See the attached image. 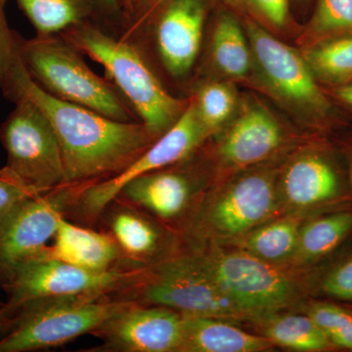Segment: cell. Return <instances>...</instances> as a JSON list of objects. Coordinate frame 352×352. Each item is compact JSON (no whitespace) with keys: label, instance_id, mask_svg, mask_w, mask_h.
I'll return each mask as SVG.
<instances>
[{"label":"cell","instance_id":"cell-31","mask_svg":"<svg viewBox=\"0 0 352 352\" xmlns=\"http://www.w3.org/2000/svg\"><path fill=\"white\" fill-rule=\"evenodd\" d=\"M7 0H0V87L6 91L13 69L19 60V34L11 31L7 23Z\"/></svg>","mask_w":352,"mask_h":352},{"label":"cell","instance_id":"cell-38","mask_svg":"<svg viewBox=\"0 0 352 352\" xmlns=\"http://www.w3.org/2000/svg\"><path fill=\"white\" fill-rule=\"evenodd\" d=\"M4 305V303L0 302V307H2V305Z\"/></svg>","mask_w":352,"mask_h":352},{"label":"cell","instance_id":"cell-19","mask_svg":"<svg viewBox=\"0 0 352 352\" xmlns=\"http://www.w3.org/2000/svg\"><path fill=\"white\" fill-rule=\"evenodd\" d=\"M51 256L94 271L112 270L122 256L112 236L75 226L62 219L54 243L46 248Z\"/></svg>","mask_w":352,"mask_h":352},{"label":"cell","instance_id":"cell-12","mask_svg":"<svg viewBox=\"0 0 352 352\" xmlns=\"http://www.w3.org/2000/svg\"><path fill=\"white\" fill-rule=\"evenodd\" d=\"M278 177L276 171L261 168L234 178L208 204L201 224L215 237L239 239L276 214Z\"/></svg>","mask_w":352,"mask_h":352},{"label":"cell","instance_id":"cell-33","mask_svg":"<svg viewBox=\"0 0 352 352\" xmlns=\"http://www.w3.org/2000/svg\"><path fill=\"white\" fill-rule=\"evenodd\" d=\"M322 289L333 298L352 302V258L339 264L325 277Z\"/></svg>","mask_w":352,"mask_h":352},{"label":"cell","instance_id":"cell-18","mask_svg":"<svg viewBox=\"0 0 352 352\" xmlns=\"http://www.w3.org/2000/svg\"><path fill=\"white\" fill-rule=\"evenodd\" d=\"M273 346L263 336L245 332L226 319L183 315L180 352H258Z\"/></svg>","mask_w":352,"mask_h":352},{"label":"cell","instance_id":"cell-32","mask_svg":"<svg viewBox=\"0 0 352 352\" xmlns=\"http://www.w3.org/2000/svg\"><path fill=\"white\" fill-rule=\"evenodd\" d=\"M266 30L284 29L289 20V0H237Z\"/></svg>","mask_w":352,"mask_h":352},{"label":"cell","instance_id":"cell-13","mask_svg":"<svg viewBox=\"0 0 352 352\" xmlns=\"http://www.w3.org/2000/svg\"><path fill=\"white\" fill-rule=\"evenodd\" d=\"M182 332L179 312L131 300L92 333L103 340L99 351L175 352L182 349Z\"/></svg>","mask_w":352,"mask_h":352},{"label":"cell","instance_id":"cell-25","mask_svg":"<svg viewBox=\"0 0 352 352\" xmlns=\"http://www.w3.org/2000/svg\"><path fill=\"white\" fill-rule=\"evenodd\" d=\"M111 232L120 252L132 259H144L157 252L161 233L144 215L120 208L111 217Z\"/></svg>","mask_w":352,"mask_h":352},{"label":"cell","instance_id":"cell-37","mask_svg":"<svg viewBox=\"0 0 352 352\" xmlns=\"http://www.w3.org/2000/svg\"><path fill=\"white\" fill-rule=\"evenodd\" d=\"M351 187H352V162L351 164Z\"/></svg>","mask_w":352,"mask_h":352},{"label":"cell","instance_id":"cell-2","mask_svg":"<svg viewBox=\"0 0 352 352\" xmlns=\"http://www.w3.org/2000/svg\"><path fill=\"white\" fill-rule=\"evenodd\" d=\"M61 34L105 69L106 78L126 99L139 122L157 136L170 129L188 106L189 100L176 98L164 87L129 38H117L88 21Z\"/></svg>","mask_w":352,"mask_h":352},{"label":"cell","instance_id":"cell-36","mask_svg":"<svg viewBox=\"0 0 352 352\" xmlns=\"http://www.w3.org/2000/svg\"><path fill=\"white\" fill-rule=\"evenodd\" d=\"M96 2L110 13L116 12L119 9V0H96Z\"/></svg>","mask_w":352,"mask_h":352},{"label":"cell","instance_id":"cell-35","mask_svg":"<svg viewBox=\"0 0 352 352\" xmlns=\"http://www.w3.org/2000/svg\"><path fill=\"white\" fill-rule=\"evenodd\" d=\"M336 96L344 102V103L347 104V105L351 106L352 108V83H349V85H340L337 90H336Z\"/></svg>","mask_w":352,"mask_h":352},{"label":"cell","instance_id":"cell-10","mask_svg":"<svg viewBox=\"0 0 352 352\" xmlns=\"http://www.w3.org/2000/svg\"><path fill=\"white\" fill-rule=\"evenodd\" d=\"M208 136L189 99L188 106L170 129L124 170L106 179L88 184L76 205L83 217L96 219L132 180L187 159Z\"/></svg>","mask_w":352,"mask_h":352},{"label":"cell","instance_id":"cell-26","mask_svg":"<svg viewBox=\"0 0 352 352\" xmlns=\"http://www.w3.org/2000/svg\"><path fill=\"white\" fill-rule=\"evenodd\" d=\"M302 55L317 80L340 87L352 83V36L314 44Z\"/></svg>","mask_w":352,"mask_h":352},{"label":"cell","instance_id":"cell-5","mask_svg":"<svg viewBox=\"0 0 352 352\" xmlns=\"http://www.w3.org/2000/svg\"><path fill=\"white\" fill-rule=\"evenodd\" d=\"M192 256L249 318L274 314L296 302L300 296L296 280L278 264L243 250L214 251Z\"/></svg>","mask_w":352,"mask_h":352},{"label":"cell","instance_id":"cell-4","mask_svg":"<svg viewBox=\"0 0 352 352\" xmlns=\"http://www.w3.org/2000/svg\"><path fill=\"white\" fill-rule=\"evenodd\" d=\"M129 302L108 300L103 296H82L25 303L20 307L12 330L0 339V352L62 346L85 333H94Z\"/></svg>","mask_w":352,"mask_h":352},{"label":"cell","instance_id":"cell-7","mask_svg":"<svg viewBox=\"0 0 352 352\" xmlns=\"http://www.w3.org/2000/svg\"><path fill=\"white\" fill-rule=\"evenodd\" d=\"M13 101L15 108L0 126L6 166L43 193L67 184L61 148L50 120L24 95Z\"/></svg>","mask_w":352,"mask_h":352},{"label":"cell","instance_id":"cell-8","mask_svg":"<svg viewBox=\"0 0 352 352\" xmlns=\"http://www.w3.org/2000/svg\"><path fill=\"white\" fill-rule=\"evenodd\" d=\"M129 292L144 302L170 308L182 315L226 320L247 318L192 256L144 270L135 283L129 287Z\"/></svg>","mask_w":352,"mask_h":352},{"label":"cell","instance_id":"cell-14","mask_svg":"<svg viewBox=\"0 0 352 352\" xmlns=\"http://www.w3.org/2000/svg\"><path fill=\"white\" fill-rule=\"evenodd\" d=\"M220 140L217 155L227 168L263 163L281 149L286 134L279 120L256 99L241 103Z\"/></svg>","mask_w":352,"mask_h":352},{"label":"cell","instance_id":"cell-27","mask_svg":"<svg viewBox=\"0 0 352 352\" xmlns=\"http://www.w3.org/2000/svg\"><path fill=\"white\" fill-rule=\"evenodd\" d=\"M191 101L208 135L232 120L238 109L237 94L229 82L207 83L198 90Z\"/></svg>","mask_w":352,"mask_h":352},{"label":"cell","instance_id":"cell-15","mask_svg":"<svg viewBox=\"0 0 352 352\" xmlns=\"http://www.w3.org/2000/svg\"><path fill=\"white\" fill-rule=\"evenodd\" d=\"M205 10L200 0H173L157 22V52L164 68L175 78L195 64L203 38Z\"/></svg>","mask_w":352,"mask_h":352},{"label":"cell","instance_id":"cell-16","mask_svg":"<svg viewBox=\"0 0 352 352\" xmlns=\"http://www.w3.org/2000/svg\"><path fill=\"white\" fill-rule=\"evenodd\" d=\"M280 205L298 212L329 203L339 196V176L332 164L316 153L291 160L278 177Z\"/></svg>","mask_w":352,"mask_h":352},{"label":"cell","instance_id":"cell-11","mask_svg":"<svg viewBox=\"0 0 352 352\" xmlns=\"http://www.w3.org/2000/svg\"><path fill=\"white\" fill-rule=\"evenodd\" d=\"M90 183L65 184L21 203L0 226V280L16 265L43 252L60 221Z\"/></svg>","mask_w":352,"mask_h":352},{"label":"cell","instance_id":"cell-6","mask_svg":"<svg viewBox=\"0 0 352 352\" xmlns=\"http://www.w3.org/2000/svg\"><path fill=\"white\" fill-rule=\"evenodd\" d=\"M47 248V247H46ZM46 248L16 265L2 278L7 305L19 309L25 303L69 296H104L135 283L144 270L94 271L51 256Z\"/></svg>","mask_w":352,"mask_h":352},{"label":"cell","instance_id":"cell-30","mask_svg":"<svg viewBox=\"0 0 352 352\" xmlns=\"http://www.w3.org/2000/svg\"><path fill=\"white\" fill-rule=\"evenodd\" d=\"M43 192L27 184L6 166L0 168V226L21 203Z\"/></svg>","mask_w":352,"mask_h":352},{"label":"cell","instance_id":"cell-24","mask_svg":"<svg viewBox=\"0 0 352 352\" xmlns=\"http://www.w3.org/2000/svg\"><path fill=\"white\" fill-rule=\"evenodd\" d=\"M352 229V212H338L318 217L300 227L292 259L296 263H312L330 254Z\"/></svg>","mask_w":352,"mask_h":352},{"label":"cell","instance_id":"cell-17","mask_svg":"<svg viewBox=\"0 0 352 352\" xmlns=\"http://www.w3.org/2000/svg\"><path fill=\"white\" fill-rule=\"evenodd\" d=\"M163 219L179 217L194 195V183L180 171H153L132 180L119 196Z\"/></svg>","mask_w":352,"mask_h":352},{"label":"cell","instance_id":"cell-1","mask_svg":"<svg viewBox=\"0 0 352 352\" xmlns=\"http://www.w3.org/2000/svg\"><path fill=\"white\" fill-rule=\"evenodd\" d=\"M4 94L12 100L24 95L50 120L61 148L67 184L96 182L117 175L160 138L142 122L110 119L55 98L32 80L20 56Z\"/></svg>","mask_w":352,"mask_h":352},{"label":"cell","instance_id":"cell-29","mask_svg":"<svg viewBox=\"0 0 352 352\" xmlns=\"http://www.w3.org/2000/svg\"><path fill=\"white\" fill-rule=\"evenodd\" d=\"M305 314L327 336L333 346L352 351V314L330 303H314Z\"/></svg>","mask_w":352,"mask_h":352},{"label":"cell","instance_id":"cell-34","mask_svg":"<svg viewBox=\"0 0 352 352\" xmlns=\"http://www.w3.org/2000/svg\"><path fill=\"white\" fill-rule=\"evenodd\" d=\"M19 309L9 307L7 303L0 307V339L15 326Z\"/></svg>","mask_w":352,"mask_h":352},{"label":"cell","instance_id":"cell-21","mask_svg":"<svg viewBox=\"0 0 352 352\" xmlns=\"http://www.w3.org/2000/svg\"><path fill=\"white\" fill-rule=\"evenodd\" d=\"M261 332L273 344L296 351H324L333 346L309 316L270 314L259 317Z\"/></svg>","mask_w":352,"mask_h":352},{"label":"cell","instance_id":"cell-9","mask_svg":"<svg viewBox=\"0 0 352 352\" xmlns=\"http://www.w3.org/2000/svg\"><path fill=\"white\" fill-rule=\"evenodd\" d=\"M245 31L251 45L252 71L258 73L261 82L275 99L302 117L327 112V99L302 54L258 23L249 21Z\"/></svg>","mask_w":352,"mask_h":352},{"label":"cell","instance_id":"cell-22","mask_svg":"<svg viewBox=\"0 0 352 352\" xmlns=\"http://www.w3.org/2000/svg\"><path fill=\"white\" fill-rule=\"evenodd\" d=\"M302 226L298 215L272 220L239 238V249L271 263L288 261L296 251Z\"/></svg>","mask_w":352,"mask_h":352},{"label":"cell","instance_id":"cell-28","mask_svg":"<svg viewBox=\"0 0 352 352\" xmlns=\"http://www.w3.org/2000/svg\"><path fill=\"white\" fill-rule=\"evenodd\" d=\"M347 36H352V0H318L305 43L311 46Z\"/></svg>","mask_w":352,"mask_h":352},{"label":"cell","instance_id":"cell-20","mask_svg":"<svg viewBox=\"0 0 352 352\" xmlns=\"http://www.w3.org/2000/svg\"><path fill=\"white\" fill-rule=\"evenodd\" d=\"M212 58L220 74L232 80H244L252 72V54L244 28L231 16L217 21L212 32Z\"/></svg>","mask_w":352,"mask_h":352},{"label":"cell","instance_id":"cell-23","mask_svg":"<svg viewBox=\"0 0 352 352\" xmlns=\"http://www.w3.org/2000/svg\"><path fill=\"white\" fill-rule=\"evenodd\" d=\"M36 34H62L87 22L96 0H16Z\"/></svg>","mask_w":352,"mask_h":352},{"label":"cell","instance_id":"cell-3","mask_svg":"<svg viewBox=\"0 0 352 352\" xmlns=\"http://www.w3.org/2000/svg\"><path fill=\"white\" fill-rule=\"evenodd\" d=\"M19 56L25 71L55 98L82 106L120 122H139L135 113L107 78L96 75L85 55L61 34L19 36Z\"/></svg>","mask_w":352,"mask_h":352}]
</instances>
